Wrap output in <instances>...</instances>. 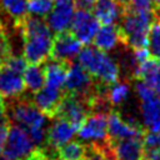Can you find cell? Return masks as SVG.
Listing matches in <instances>:
<instances>
[{
	"instance_id": "cell-1",
	"label": "cell",
	"mask_w": 160,
	"mask_h": 160,
	"mask_svg": "<svg viewBox=\"0 0 160 160\" xmlns=\"http://www.w3.org/2000/svg\"><path fill=\"white\" fill-rule=\"evenodd\" d=\"M155 19L156 15L152 11L139 10L131 5L124 8L119 24L122 46L131 50L148 48L149 29Z\"/></svg>"
},
{
	"instance_id": "cell-2",
	"label": "cell",
	"mask_w": 160,
	"mask_h": 160,
	"mask_svg": "<svg viewBox=\"0 0 160 160\" xmlns=\"http://www.w3.org/2000/svg\"><path fill=\"white\" fill-rule=\"evenodd\" d=\"M79 64L98 81L111 85L119 81L120 66L105 51L98 48L85 46L78 55Z\"/></svg>"
},
{
	"instance_id": "cell-3",
	"label": "cell",
	"mask_w": 160,
	"mask_h": 160,
	"mask_svg": "<svg viewBox=\"0 0 160 160\" xmlns=\"http://www.w3.org/2000/svg\"><path fill=\"white\" fill-rule=\"evenodd\" d=\"M2 155L9 160H39L41 150L34 144L24 128L11 124L8 131Z\"/></svg>"
},
{
	"instance_id": "cell-4",
	"label": "cell",
	"mask_w": 160,
	"mask_h": 160,
	"mask_svg": "<svg viewBox=\"0 0 160 160\" xmlns=\"http://www.w3.org/2000/svg\"><path fill=\"white\" fill-rule=\"evenodd\" d=\"M6 115L10 122L24 128L25 130L31 128L46 126V115L42 114L36 105L29 98H15L10 101L6 108Z\"/></svg>"
},
{
	"instance_id": "cell-5",
	"label": "cell",
	"mask_w": 160,
	"mask_h": 160,
	"mask_svg": "<svg viewBox=\"0 0 160 160\" xmlns=\"http://www.w3.org/2000/svg\"><path fill=\"white\" fill-rule=\"evenodd\" d=\"M91 112L92 111L90 109L88 99L65 91L55 119H64L69 121L78 131V129L81 126V124Z\"/></svg>"
},
{
	"instance_id": "cell-6",
	"label": "cell",
	"mask_w": 160,
	"mask_h": 160,
	"mask_svg": "<svg viewBox=\"0 0 160 160\" xmlns=\"http://www.w3.org/2000/svg\"><path fill=\"white\" fill-rule=\"evenodd\" d=\"M98 82L80 64L72 62L66 75L65 91L89 99L96 91Z\"/></svg>"
},
{
	"instance_id": "cell-7",
	"label": "cell",
	"mask_w": 160,
	"mask_h": 160,
	"mask_svg": "<svg viewBox=\"0 0 160 160\" xmlns=\"http://www.w3.org/2000/svg\"><path fill=\"white\" fill-rule=\"evenodd\" d=\"M52 32L35 34L22 38V55L30 64H42L50 58Z\"/></svg>"
},
{
	"instance_id": "cell-8",
	"label": "cell",
	"mask_w": 160,
	"mask_h": 160,
	"mask_svg": "<svg viewBox=\"0 0 160 160\" xmlns=\"http://www.w3.org/2000/svg\"><path fill=\"white\" fill-rule=\"evenodd\" d=\"M99 24L100 22L94 16L91 9L75 6V14L70 25V31L84 45H89L100 29Z\"/></svg>"
},
{
	"instance_id": "cell-9",
	"label": "cell",
	"mask_w": 160,
	"mask_h": 160,
	"mask_svg": "<svg viewBox=\"0 0 160 160\" xmlns=\"http://www.w3.org/2000/svg\"><path fill=\"white\" fill-rule=\"evenodd\" d=\"M81 49H82V42L70 30L56 32L52 39L51 52L49 59L71 64L72 60L79 55Z\"/></svg>"
},
{
	"instance_id": "cell-10",
	"label": "cell",
	"mask_w": 160,
	"mask_h": 160,
	"mask_svg": "<svg viewBox=\"0 0 160 160\" xmlns=\"http://www.w3.org/2000/svg\"><path fill=\"white\" fill-rule=\"evenodd\" d=\"M111 160H144V144L141 138L106 139Z\"/></svg>"
},
{
	"instance_id": "cell-11",
	"label": "cell",
	"mask_w": 160,
	"mask_h": 160,
	"mask_svg": "<svg viewBox=\"0 0 160 160\" xmlns=\"http://www.w3.org/2000/svg\"><path fill=\"white\" fill-rule=\"evenodd\" d=\"M64 94L65 91H62V89L46 85V86H42L36 92H34L31 100L42 114H45L48 118L55 119L58 115L60 104L62 101Z\"/></svg>"
},
{
	"instance_id": "cell-12",
	"label": "cell",
	"mask_w": 160,
	"mask_h": 160,
	"mask_svg": "<svg viewBox=\"0 0 160 160\" xmlns=\"http://www.w3.org/2000/svg\"><path fill=\"white\" fill-rule=\"evenodd\" d=\"M146 131L145 126H134L129 121L121 118V114L111 109L108 112V138L106 139H126V138H141Z\"/></svg>"
},
{
	"instance_id": "cell-13",
	"label": "cell",
	"mask_w": 160,
	"mask_h": 160,
	"mask_svg": "<svg viewBox=\"0 0 160 160\" xmlns=\"http://www.w3.org/2000/svg\"><path fill=\"white\" fill-rule=\"evenodd\" d=\"M78 134L82 140L105 141L108 138V114L91 112L78 129Z\"/></svg>"
},
{
	"instance_id": "cell-14",
	"label": "cell",
	"mask_w": 160,
	"mask_h": 160,
	"mask_svg": "<svg viewBox=\"0 0 160 160\" xmlns=\"http://www.w3.org/2000/svg\"><path fill=\"white\" fill-rule=\"evenodd\" d=\"M75 14V5L72 2H58L46 16V22L51 31L61 32L68 30L71 25Z\"/></svg>"
},
{
	"instance_id": "cell-15",
	"label": "cell",
	"mask_w": 160,
	"mask_h": 160,
	"mask_svg": "<svg viewBox=\"0 0 160 160\" xmlns=\"http://www.w3.org/2000/svg\"><path fill=\"white\" fill-rule=\"evenodd\" d=\"M25 82L21 74L1 65L0 68V94L8 99L19 98L25 90Z\"/></svg>"
},
{
	"instance_id": "cell-16",
	"label": "cell",
	"mask_w": 160,
	"mask_h": 160,
	"mask_svg": "<svg viewBox=\"0 0 160 160\" xmlns=\"http://www.w3.org/2000/svg\"><path fill=\"white\" fill-rule=\"evenodd\" d=\"M91 11L100 24L112 25L121 19L124 6L116 0H96L91 6Z\"/></svg>"
},
{
	"instance_id": "cell-17",
	"label": "cell",
	"mask_w": 160,
	"mask_h": 160,
	"mask_svg": "<svg viewBox=\"0 0 160 160\" xmlns=\"http://www.w3.org/2000/svg\"><path fill=\"white\" fill-rule=\"evenodd\" d=\"M134 80H142L160 98V60L150 56L146 61L139 64L134 74Z\"/></svg>"
},
{
	"instance_id": "cell-18",
	"label": "cell",
	"mask_w": 160,
	"mask_h": 160,
	"mask_svg": "<svg viewBox=\"0 0 160 160\" xmlns=\"http://www.w3.org/2000/svg\"><path fill=\"white\" fill-rule=\"evenodd\" d=\"M76 129L64 119H56L55 122L48 130L46 145L52 149H59L64 144L69 142L74 136Z\"/></svg>"
},
{
	"instance_id": "cell-19",
	"label": "cell",
	"mask_w": 160,
	"mask_h": 160,
	"mask_svg": "<svg viewBox=\"0 0 160 160\" xmlns=\"http://www.w3.org/2000/svg\"><path fill=\"white\" fill-rule=\"evenodd\" d=\"M95 48H98L101 51H110L118 46V44L122 45L121 40V32L119 29V25H102L99 31L96 32L94 40H92Z\"/></svg>"
},
{
	"instance_id": "cell-20",
	"label": "cell",
	"mask_w": 160,
	"mask_h": 160,
	"mask_svg": "<svg viewBox=\"0 0 160 160\" xmlns=\"http://www.w3.org/2000/svg\"><path fill=\"white\" fill-rule=\"evenodd\" d=\"M140 110L145 128L150 131L160 132V98L154 95L146 100H141Z\"/></svg>"
},
{
	"instance_id": "cell-21",
	"label": "cell",
	"mask_w": 160,
	"mask_h": 160,
	"mask_svg": "<svg viewBox=\"0 0 160 160\" xmlns=\"http://www.w3.org/2000/svg\"><path fill=\"white\" fill-rule=\"evenodd\" d=\"M71 64L65 62V61H58L54 59L46 60L45 65H44L46 85L61 89L65 85L66 75H68V71H69V68Z\"/></svg>"
},
{
	"instance_id": "cell-22",
	"label": "cell",
	"mask_w": 160,
	"mask_h": 160,
	"mask_svg": "<svg viewBox=\"0 0 160 160\" xmlns=\"http://www.w3.org/2000/svg\"><path fill=\"white\" fill-rule=\"evenodd\" d=\"M29 0H0V10H4L12 21V26L19 24L29 12Z\"/></svg>"
},
{
	"instance_id": "cell-23",
	"label": "cell",
	"mask_w": 160,
	"mask_h": 160,
	"mask_svg": "<svg viewBox=\"0 0 160 160\" xmlns=\"http://www.w3.org/2000/svg\"><path fill=\"white\" fill-rule=\"evenodd\" d=\"M88 155V146L81 141L74 140L64 144L58 149L59 160H85Z\"/></svg>"
},
{
	"instance_id": "cell-24",
	"label": "cell",
	"mask_w": 160,
	"mask_h": 160,
	"mask_svg": "<svg viewBox=\"0 0 160 160\" xmlns=\"http://www.w3.org/2000/svg\"><path fill=\"white\" fill-rule=\"evenodd\" d=\"M24 82L25 86L32 92L40 90L45 84L44 66H41L40 64H30L24 71Z\"/></svg>"
},
{
	"instance_id": "cell-25",
	"label": "cell",
	"mask_w": 160,
	"mask_h": 160,
	"mask_svg": "<svg viewBox=\"0 0 160 160\" xmlns=\"http://www.w3.org/2000/svg\"><path fill=\"white\" fill-rule=\"evenodd\" d=\"M130 94V82L126 81H116L108 86V100L111 106H118L122 104Z\"/></svg>"
},
{
	"instance_id": "cell-26",
	"label": "cell",
	"mask_w": 160,
	"mask_h": 160,
	"mask_svg": "<svg viewBox=\"0 0 160 160\" xmlns=\"http://www.w3.org/2000/svg\"><path fill=\"white\" fill-rule=\"evenodd\" d=\"M148 50L151 58L160 60V21L155 19L148 34Z\"/></svg>"
},
{
	"instance_id": "cell-27",
	"label": "cell",
	"mask_w": 160,
	"mask_h": 160,
	"mask_svg": "<svg viewBox=\"0 0 160 160\" xmlns=\"http://www.w3.org/2000/svg\"><path fill=\"white\" fill-rule=\"evenodd\" d=\"M54 8V0H29L28 9L31 15L44 18Z\"/></svg>"
},
{
	"instance_id": "cell-28",
	"label": "cell",
	"mask_w": 160,
	"mask_h": 160,
	"mask_svg": "<svg viewBox=\"0 0 160 160\" xmlns=\"http://www.w3.org/2000/svg\"><path fill=\"white\" fill-rule=\"evenodd\" d=\"M1 65L9 68L10 70H12L15 72L22 74L28 68V61L24 58V55H14V54H11L1 62Z\"/></svg>"
},
{
	"instance_id": "cell-29",
	"label": "cell",
	"mask_w": 160,
	"mask_h": 160,
	"mask_svg": "<svg viewBox=\"0 0 160 160\" xmlns=\"http://www.w3.org/2000/svg\"><path fill=\"white\" fill-rule=\"evenodd\" d=\"M12 54V46L9 39V35L5 30V26H0V62H2L9 55Z\"/></svg>"
},
{
	"instance_id": "cell-30",
	"label": "cell",
	"mask_w": 160,
	"mask_h": 160,
	"mask_svg": "<svg viewBox=\"0 0 160 160\" xmlns=\"http://www.w3.org/2000/svg\"><path fill=\"white\" fill-rule=\"evenodd\" d=\"M144 160H160V146L144 148Z\"/></svg>"
},
{
	"instance_id": "cell-31",
	"label": "cell",
	"mask_w": 160,
	"mask_h": 160,
	"mask_svg": "<svg viewBox=\"0 0 160 160\" xmlns=\"http://www.w3.org/2000/svg\"><path fill=\"white\" fill-rule=\"evenodd\" d=\"M131 6L139 10H145V11H154V6L151 0H131Z\"/></svg>"
},
{
	"instance_id": "cell-32",
	"label": "cell",
	"mask_w": 160,
	"mask_h": 160,
	"mask_svg": "<svg viewBox=\"0 0 160 160\" xmlns=\"http://www.w3.org/2000/svg\"><path fill=\"white\" fill-rule=\"evenodd\" d=\"M8 131H9V126L0 128V155L2 154V150H4V145L8 138Z\"/></svg>"
},
{
	"instance_id": "cell-33",
	"label": "cell",
	"mask_w": 160,
	"mask_h": 160,
	"mask_svg": "<svg viewBox=\"0 0 160 160\" xmlns=\"http://www.w3.org/2000/svg\"><path fill=\"white\" fill-rule=\"evenodd\" d=\"M95 1H96V0H76V1H75V6L91 9V6L94 5Z\"/></svg>"
},
{
	"instance_id": "cell-34",
	"label": "cell",
	"mask_w": 160,
	"mask_h": 160,
	"mask_svg": "<svg viewBox=\"0 0 160 160\" xmlns=\"http://www.w3.org/2000/svg\"><path fill=\"white\" fill-rule=\"evenodd\" d=\"M151 2H152V6H154V11L156 14L160 10V0H151Z\"/></svg>"
},
{
	"instance_id": "cell-35",
	"label": "cell",
	"mask_w": 160,
	"mask_h": 160,
	"mask_svg": "<svg viewBox=\"0 0 160 160\" xmlns=\"http://www.w3.org/2000/svg\"><path fill=\"white\" fill-rule=\"evenodd\" d=\"M121 6L126 8V6H130L131 5V0H116Z\"/></svg>"
},
{
	"instance_id": "cell-36",
	"label": "cell",
	"mask_w": 160,
	"mask_h": 160,
	"mask_svg": "<svg viewBox=\"0 0 160 160\" xmlns=\"http://www.w3.org/2000/svg\"><path fill=\"white\" fill-rule=\"evenodd\" d=\"M5 108H6V104L4 101V96L0 94V110H5Z\"/></svg>"
},
{
	"instance_id": "cell-37",
	"label": "cell",
	"mask_w": 160,
	"mask_h": 160,
	"mask_svg": "<svg viewBox=\"0 0 160 160\" xmlns=\"http://www.w3.org/2000/svg\"><path fill=\"white\" fill-rule=\"evenodd\" d=\"M54 1H56V2H71L72 0H54Z\"/></svg>"
},
{
	"instance_id": "cell-38",
	"label": "cell",
	"mask_w": 160,
	"mask_h": 160,
	"mask_svg": "<svg viewBox=\"0 0 160 160\" xmlns=\"http://www.w3.org/2000/svg\"><path fill=\"white\" fill-rule=\"evenodd\" d=\"M155 15H156V19H158V20L160 21V10H159V11H158V12H156Z\"/></svg>"
},
{
	"instance_id": "cell-39",
	"label": "cell",
	"mask_w": 160,
	"mask_h": 160,
	"mask_svg": "<svg viewBox=\"0 0 160 160\" xmlns=\"http://www.w3.org/2000/svg\"><path fill=\"white\" fill-rule=\"evenodd\" d=\"M0 15H1V10H0ZM1 25H4V24H2V20H1V16H0V26H1Z\"/></svg>"
},
{
	"instance_id": "cell-40",
	"label": "cell",
	"mask_w": 160,
	"mask_h": 160,
	"mask_svg": "<svg viewBox=\"0 0 160 160\" xmlns=\"http://www.w3.org/2000/svg\"><path fill=\"white\" fill-rule=\"evenodd\" d=\"M158 136H159V146H160V132H158Z\"/></svg>"
},
{
	"instance_id": "cell-41",
	"label": "cell",
	"mask_w": 160,
	"mask_h": 160,
	"mask_svg": "<svg viewBox=\"0 0 160 160\" xmlns=\"http://www.w3.org/2000/svg\"><path fill=\"white\" fill-rule=\"evenodd\" d=\"M0 160H9V159H6V158H0Z\"/></svg>"
},
{
	"instance_id": "cell-42",
	"label": "cell",
	"mask_w": 160,
	"mask_h": 160,
	"mask_svg": "<svg viewBox=\"0 0 160 160\" xmlns=\"http://www.w3.org/2000/svg\"><path fill=\"white\" fill-rule=\"evenodd\" d=\"M0 68H1V62H0Z\"/></svg>"
}]
</instances>
